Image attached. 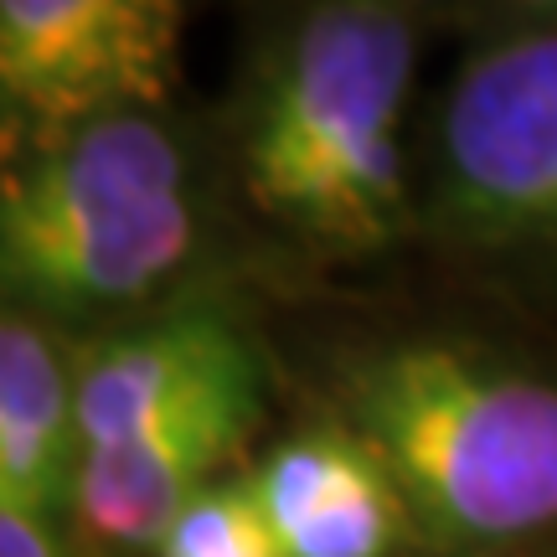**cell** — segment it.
<instances>
[{
  "instance_id": "6da1fadb",
  "label": "cell",
  "mask_w": 557,
  "mask_h": 557,
  "mask_svg": "<svg viewBox=\"0 0 557 557\" xmlns=\"http://www.w3.org/2000/svg\"><path fill=\"white\" fill-rule=\"evenodd\" d=\"M423 16L331 0L289 11L259 41L233 109L248 207L310 259H377L418 227L408 165Z\"/></svg>"
},
{
  "instance_id": "7a4b0ae2",
  "label": "cell",
  "mask_w": 557,
  "mask_h": 557,
  "mask_svg": "<svg viewBox=\"0 0 557 557\" xmlns=\"http://www.w3.org/2000/svg\"><path fill=\"white\" fill-rule=\"evenodd\" d=\"M393 480L413 547L485 557L557 537V377L470 336L341 346L320 408Z\"/></svg>"
},
{
  "instance_id": "3957f363",
  "label": "cell",
  "mask_w": 557,
  "mask_h": 557,
  "mask_svg": "<svg viewBox=\"0 0 557 557\" xmlns=\"http://www.w3.org/2000/svg\"><path fill=\"white\" fill-rule=\"evenodd\" d=\"M197 248L191 160L156 114H114L0 160V305L62 336L171 305Z\"/></svg>"
},
{
  "instance_id": "277c9868",
  "label": "cell",
  "mask_w": 557,
  "mask_h": 557,
  "mask_svg": "<svg viewBox=\"0 0 557 557\" xmlns=\"http://www.w3.org/2000/svg\"><path fill=\"white\" fill-rule=\"evenodd\" d=\"M418 222L465 259L557 284V11L506 16L465 47Z\"/></svg>"
},
{
  "instance_id": "5b68a950",
  "label": "cell",
  "mask_w": 557,
  "mask_h": 557,
  "mask_svg": "<svg viewBox=\"0 0 557 557\" xmlns=\"http://www.w3.org/2000/svg\"><path fill=\"white\" fill-rule=\"evenodd\" d=\"M181 32L171 0H0V160L160 109Z\"/></svg>"
},
{
  "instance_id": "8992f818",
  "label": "cell",
  "mask_w": 557,
  "mask_h": 557,
  "mask_svg": "<svg viewBox=\"0 0 557 557\" xmlns=\"http://www.w3.org/2000/svg\"><path fill=\"white\" fill-rule=\"evenodd\" d=\"M263 418V351H243L176 413L103 455H83L67 521L88 553L156 557L171 521L218 485Z\"/></svg>"
},
{
  "instance_id": "52a82bcc",
  "label": "cell",
  "mask_w": 557,
  "mask_h": 557,
  "mask_svg": "<svg viewBox=\"0 0 557 557\" xmlns=\"http://www.w3.org/2000/svg\"><path fill=\"white\" fill-rule=\"evenodd\" d=\"M253 346L233 305L212 295H176L94 336L78 351V459L145 434Z\"/></svg>"
},
{
  "instance_id": "ba28073f",
  "label": "cell",
  "mask_w": 557,
  "mask_h": 557,
  "mask_svg": "<svg viewBox=\"0 0 557 557\" xmlns=\"http://www.w3.org/2000/svg\"><path fill=\"white\" fill-rule=\"evenodd\" d=\"M243 480L278 557H398L413 542L393 480L325 413L274 438Z\"/></svg>"
},
{
  "instance_id": "9c48e42d",
  "label": "cell",
  "mask_w": 557,
  "mask_h": 557,
  "mask_svg": "<svg viewBox=\"0 0 557 557\" xmlns=\"http://www.w3.org/2000/svg\"><path fill=\"white\" fill-rule=\"evenodd\" d=\"M78 475V351L0 305V500L67 527Z\"/></svg>"
},
{
  "instance_id": "30bf717a",
  "label": "cell",
  "mask_w": 557,
  "mask_h": 557,
  "mask_svg": "<svg viewBox=\"0 0 557 557\" xmlns=\"http://www.w3.org/2000/svg\"><path fill=\"white\" fill-rule=\"evenodd\" d=\"M156 557H278L259 506L248 496V480H218L207 485L176 521Z\"/></svg>"
},
{
  "instance_id": "8fae6325",
  "label": "cell",
  "mask_w": 557,
  "mask_h": 557,
  "mask_svg": "<svg viewBox=\"0 0 557 557\" xmlns=\"http://www.w3.org/2000/svg\"><path fill=\"white\" fill-rule=\"evenodd\" d=\"M0 557H88L83 542L67 537V527H47V521L16 511L11 500H0Z\"/></svg>"
},
{
  "instance_id": "7c38bea8",
  "label": "cell",
  "mask_w": 557,
  "mask_h": 557,
  "mask_svg": "<svg viewBox=\"0 0 557 557\" xmlns=\"http://www.w3.org/2000/svg\"><path fill=\"white\" fill-rule=\"evenodd\" d=\"M485 557H557V537L553 542H532V547H511V553H485Z\"/></svg>"
}]
</instances>
